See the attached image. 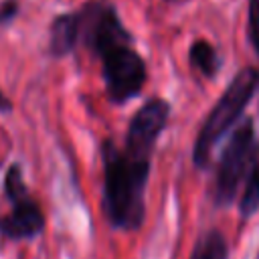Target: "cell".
Segmentation results:
<instances>
[{
	"instance_id": "1",
	"label": "cell",
	"mask_w": 259,
	"mask_h": 259,
	"mask_svg": "<svg viewBox=\"0 0 259 259\" xmlns=\"http://www.w3.org/2000/svg\"><path fill=\"white\" fill-rule=\"evenodd\" d=\"M103 158V212L113 229L138 231L146 214V184L150 160L127 156L113 140L101 146Z\"/></svg>"
},
{
	"instance_id": "2",
	"label": "cell",
	"mask_w": 259,
	"mask_h": 259,
	"mask_svg": "<svg viewBox=\"0 0 259 259\" xmlns=\"http://www.w3.org/2000/svg\"><path fill=\"white\" fill-rule=\"evenodd\" d=\"M257 89H259V75L251 67L241 69L235 75V79L227 85V89L223 91V95L219 97L214 107L208 111V115L204 117V121L198 130V136L194 142V152H192V160H194L196 168L202 170L208 166L214 146L241 119L247 103L251 101V97L255 95Z\"/></svg>"
},
{
	"instance_id": "3",
	"label": "cell",
	"mask_w": 259,
	"mask_h": 259,
	"mask_svg": "<svg viewBox=\"0 0 259 259\" xmlns=\"http://www.w3.org/2000/svg\"><path fill=\"white\" fill-rule=\"evenodd\" d=\"M255 123L251 117L239 121L223 148L217 178H214V202L217 206H229L235 200L239 184L247 174L253 150H255Z\"/></svg>"
},
{
	"instance_id": "4",
	"label": "cell",
	"mask_w": 259,
	"mask_h": 259,
	"mask_svg": "<svg viewBox=\"0 0 259 259\" xmlns=\"http://www.w3.org/2000/svg\"><path fill=\"white\" fill-rule=\"evenodd\" d=\"M101 73L105 81V93L111 103H125L140 95L148 71L144 59L132 49V45H117L99 55Z\"/></svg>"
},
{
	"instance_id": "5",
	"label": "cell",
	"mask_w": 259,
	"mask_h": 259,
	"mask_svg": "<svg viewBox=\"0 0 259 259\" xmlns=\"http://www.w3.org/2000/svg\"><path fill=\"white\" fill-rule=\"evenodd\" d=\"M79 16V40H83L97 57L111 47L127 45L130 32L121 24L113 6L103 2L85 4Z\"/></svg>"
},
{
	"instance_id": "6",
	"label": "cell",
	"mask_w": 259,
	"mask_h": 259,
	"mask_svg": "<svg viewBox=\"0 0 259 259\" xmlns=\"http://www.w3.org/2000/svg\"><path fill=\"white\" fill-rule=\"evenodd\" d=\"M170 103L162 97L146 101L130 121L123 152L136 160H150L158 136L168 123Z\"/></svg>"
},
{
	"instance_id": "7",
	"label": "cell",
	"mask_w": 259,
	"mask_h": 259,
	"mask_svg": "<svg viewBox=\"0 0 259 259\" xmlns=\"http://www.w3.org/2000/svg\"><path fill=\"white\" fill-rule=\"evenodd\" d=\"M10 212L0 217V235L10 241L34 239L36 235H40V231L45 229V217L30 194L10 200Z\"/></svg>"
},
{
	"instance_id": "8",
	"label": "cell",
	"mask_w": 259,
	"mask_h": 259,
	"mask_svg": "<svg viewBox=\"0 0 259 259\" xmlns=\"http://www.w3.org/2000/svg\"><path fill=\"white\" fill-rule=\"evenodd\" d=\"M77 42H79V16H77V12L59 14L51 24V36H49L51 55L53 57H65L75 49Z\"/></svg>"
},
{
	"instance_id": "9",
	"label": "cell",
	"mask_w": 259,
	"mask_h": 259,
	"mask_svg": "<svg viewBox=\"0 0 259 259\" xmlns=\"http://www.w3.org/2000/svg\"><path fill=\"white\" fill-rule=\"evenodd\" d=\"M239 210L243 217H251L259 210V144H255V150L247 168V180L241 194Z\"/></svg>"
},
{
	"instance_id": "10",
	"label": "cell",
	"mask_w": 259,
	"mask_h": 259,
	"mask_svg": "<svg viewBox=\"0 0 259 259\" xmlns=\"http://www.w3.org/2000/svg\"><path fill=\"white\" fill-rule=\"evenodd\" d=\"M188 63L194 71H198L202 77H212L217 69L221 67V61L217 57V51L206 40H196L188 49Z\"/></svg>"
},
{
	"instance_id": "11",
	"label": "cell",
	"mask_w": 259,
	"mask_h": 259,
	"mask_svg": "<svg viewBox=\"0 0 259 259\" xmlns=\"http://www.w3.org/2000/svg\"><path fill=\"white\" fill-rule=\"evenodd\" d=\"M190 259H229V245L221 231H208L198 237Z\"/></svg>"
},
{
	"instance_id": "12",
	"label": "cell",
	"mask_w": 259,
	"mask_h": 259,
	"mask_svg": "<svg viewBox=\"0 0 259 259\" xmlns=\"http://www.w3.org/2000/svg\"><path fill=\"white\" fill-rule=\"evenodd\" d=\"M247 36H249L251 47L259 55V0H249V10H247Z\"/></svg>"
},
{
	"instance_id": "13",
	"label": "cell",
	"mask_w": 259,
	"mask_h": 259,
	"mask_svg": "<svg viewBox=\"0 0 259 259\" xmlns=\"http://www.w3.org/2000/svg\"><path fill=\"white\" fill-rule=\"evenodd\" d=\"M18 14V0H4L0 4V24H8Z\"/></svg>"
},
{
	"instance_id": "14",
	"label": "cell",
	"mask_w": 259,
	"mask_h": 259,
	"mask_svg": "<svg viewBox=\"0 0 259 259\" xmlns=\"http://www.w3.org/2000/svg\"><path fill=\"white\" fill-rule=\"evenodd\" d=\"M0 111H10V99L0 91Z\"/></svg>"
}]
</instances>
